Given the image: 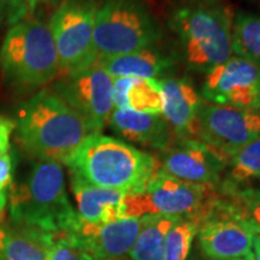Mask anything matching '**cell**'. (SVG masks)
<instances>
[{
    "mask_svg": "<svg viewBox=\"0 0 260 260\" xmlns=\"http://www.w3.org/2000/svg\"><path fill=\"white\" fill-rule=\"evenodd\" d=\"M17 136L29 154L65 164L94 133L53 89H42L16 111Z\"/></svg>",
    "mask_w": 260,
    "mask_h": 260,
    "instance_id": "cell-1",
    "label": "cell"
},
{
    "mask_svg": "<svg viewBox=\"0 0 260 260\" xmlns=\"http://www.w3.org/2000/svg\"><path fill=\"white\" fill-rule=\"evenodd\" d=\"M67 167L71 176L125 194L144 190L158 170L153 155L102 133H94L84 140Z\"/></svg>",
    "mask_w": 260,
    "mask_h": 260,
    "instance_id": "cell-2",
    "label": "cell"
},
{
    "mask_svg": "<svg viewBox=\"0 0 260 260\" xmlns=\"http://www.w3.org/2000/svg\"><path fill=\"white\" fill-rule=\"evenodd\" d=\"M234 12L218 0H190L176 6L170 27L190 69L209 73L233 56Z\"/></svg>",
    "mask_w": 260,
    "mask_h": 260,
    "instance_id": "cell-3",
    "label": "cell"
},
{
    "mask_svg": "<svg viewBox=\"0 0 260 260\" xmlns=\"http://www.w3.org/2000/svg\"><path fill=\"white\" fill-rule=\"evenodd\" d=\"M10 213L18 225L51 234H74L80 218L68 198L61 164L35 162L28 177L12 187Z\"/></svg>",
    "mask_w": 260,
    "mask_h": 260,
    "instance_id": "cell-4",
    "label": "cell"
},
{
    "mask_svg": "<svg viewBox=\"0 0 260 260\" xmlns=\"http://www.w3.org/2000/svg\"><path fill=\"white\" fill-rule=\"evenodd\" d=\"M0 65L19 86L34 88L56 80L60 67L48 25L34 17L11 24L0 47Z\"/></svg>",
    "mask_w": 260,
    "mask_h": 260,
    "instance_id": "cell-5",
    "label": "cell"
},
{
    "mask_svg": "<svg viewBox=\"0 0 260 260\" xmlns=\"http://www.w3.org/2000/svg\"><path fill=\"white\" fill-rule=\"evenodd\" d=\"M161 37L160 25L142 0H104L98 8L96 61L153 46Z\"/></svg>",
    "mask_w": 260,
    "mask_h": 260,
    "instance_id": "cell-6",
    "label": "cell"
},
{
    "mask_svg": "<svg viewBox=\"0 0 260 260\" xmlns=\"http://www.w3.org/2000/svg\"><path fill=\"white\" fill-rule=\"evenodd\" d=\"M214 188L184 182L158 169L140 193L125 194L124 217L167 214L188 217L199 224L214 198Z\"/></svg>",
    "mask_w": 260,
    "mask_h": 260,
    "instance_id": "cell-7",
    "label": "cell"
},
{
    "mask_svg": "<svg viewBox=\"0 0 260 260\" xmlns=\"http://www.w3.org/2000/svg\"><path fill=\"white\" fill-rule=\"evenodd\" d=\"M96 0H63L48 23L58 53L60 76L96 63L94 25Z\"/></svg>",
    "mask_w": 260,
    "mask_h": 260,
    "instance_id": "cell-8",
    "label": "cell"
},
{
    "mask_svg": "<svg viewBox=\"0 0 260 260\" xmlns=\"http://www.w3.org/2000/svg\"><path fill=\"white\" fill-rule=\"evenodd\" d=\"M53 90L84 119L93 133H100L115 110L113 77L99 63L61 75Z\"/></svg>",
    "mask_w": 260,
    "mask_h": 260,
    "instance_id": "cell-9",
    "label": "cell"
},
{
    "mask_svg": "<svg viewBox=\"0 0 260 260\" xmlns=\"http://www.w3.org/2000/svg\"><path fill=\"white\" fill-rule=\"evenodd\" d=\"M260 136V116L254 110L203 102L198 113L195 139L228 161Z\"/></svg>",
    "mask_w": 260,
    "mask_h": 260,
    "instance_id": "cell-10",
    "label": "cell"
},
{
    "mask_svg": "<svg viewBox=\"0 0 260 260\" xmlns=\"http://www.w3.org/2000/svg\"><path fill=\"white\" fill-rule=\"evenodd\" d=\"M203 252L216 260H234L252 252L253 239L260 230L252 220L237 213L229 200L214 199L199 226Z\"/></svg>",
    "mask_w": 260,
    "mask_h": 260,
    "instance_id": "cell-11",
    "label": "cell"
},
{
    "mask_svg": "<svg viewBox=\"0 0 260 260\" xmlns=\"http://www.w3.org/2000/svg\"><path fill=\"white\" fill-rule=\"evenodd\" d=\"M203 96L217 105L256 111L260 105V67L232 56L206 73Z\"/></svg>",
    "mask_w": 260,
    "mask_h": 260,
    "instance_id": "cell-12",
    "label": "cell"
},
{
    "mask_svg": "<svg viewBox=\"0 0 260 260\" xmlns=\"http://www.w3.org/2000/svg\"><path fill=\"white\" fill-rule=\"evenodd\" d=\"M225 161L199 140H175L162 151L158 169L181 181L214 188L219 183Z\"/></svg>",
    "mask_w": 260,
    "mask_h": 260,
    "instance_id": "cell-13",
    "label": "cell"
},
{
    "mask_svg": "<svg viewBox=\"0 0 260 260\" xmlns=\"http://www.w3.org/2000/svg\"><path fill=\"white\" fill-rule=\"evenodd\" d=\"M145 220L146 216L132 217L96 225L80 219L74 234L88 255L124 260L130 256Z\"/></svg>",
    "mask_w": 260,
    "mask_h": 260,
    "instance_id": "cell-14",
    "label": "cell"
},
{
    "mask_svg": "<svg viewBox=\"0 0 260 260\" xmlns=\"http://www.w3.org/2000/svg\"><path fill=\"white\" fill-rule=\"evenodd\" d=\"M158 81L162 95V116L175 140L195 139L198 113L204 100L187 80L164 77Z\"/></svg>",
    "mask_w": 260,
    "mask_h": 260,
    "instance_id": "cell-15",
    "label": "cell"
},
{
    "mask_svg": "<svg viewBox=\"0 0 260 260\" xmlns=\"http://www.w3.org/2000/svg\"><path fill=\"white\" fill-rule=\"evenodd\" d=\"M109 124L123 139L161 152L175 141L170 125L162 115L115 109Z\"/></svg>",
    "mask_w": 260,
    "mask_h": 260,
    "instance_id": "cell-16",
    "label": "cell"
},
{
    "mask_svg": "<svg viewBox=\"0 0 260 260\" xmlns=\"http://www.w3.org/2000/svg\"><path fill=\"white\" fill-rule=\"evenodd\" d=\"M71 189L82 222L103 225L125 218L123 191L92 186L75 176H71Z\"/></svg>",
    "mask_w": 260,
    "mask_h": 260,
    "instance_id": "cell-17",
    "label": "cell"
},
{
    "mask_svg": "<svg viewBox=\"0 0 260 260\" xmlns=\"http://www.w3.org/2000/svg\"><path fill=\"white\" fill-rule=\"evenodd\" d=\"M113 79L117 77H140L160 80L175 67L174 56L168 54L157 45L142 48L132 53L98 60Z\"/></svg>",
    "mask_w": 260,
    "mask_h": 260,
    "instance_id": "cell-18",
    "label": "cell"
},
{
    "mask_svg": "<svg viewBox=\"0 0 260 260\" xmlns=\"http://www.w3.org/2000/svg\"><path fill=\"white\" fill-rule=\"evenodd\" d=\"M115 109L162 115V95L158 80L140 77L113 79Z\"/></svg>",
    "mask_w": 260,
    "mask_h": 260,
    "instance_id": "cell-19",
    "label": "cell"
},
{
    "mask_svg": "<svg viewBox=\"0 0 260 260\" xmlns=\"http://www.w3.org/2000/svg\"><path fill=\"white\" fill-rule=\"evenodd\" d=\"M53 235L37 228L18 225L5 232L0 254L4 260H48Z\"/></svg>",
    "mask_w": 260,
    "mask_h": 260,
    "instance_id": "cell-20",
    "label": "cell"
},
{
    "mask_svg": "<svg viewBox=\"0 0 260 260\" xmlns=\"http://www.w3.org/2000/svg\"><path fill=\"white\" fill-rule=\"evenodd\" d=\"M181 217L167 214H148L136 240L130 259L164 260L165 240L170 228Z\"/></svg>",
    "mask_w": 260,
    "mask_h": 260,
    "instance_id": "cell-21",
    "label": "cell"
},
{
    "mask_svg": "<svg viewBox=\"0 0 260 260\" xmlns=\"http://www.w3.org/2000/svg\"><path fill=\"white\" fill-rule=\"evenodd\" d=\"M232 50L234 56L260 67V16L247 12L234 15Z\"/></svg>",
    "mask_w": 260,
    "mask_h": 260,
    "instance_id": "cell-22",
    "label": "cell"
},
{
    "mask_svg": "<svg viewBox=\"0 0 260 260\" xmlns=\"http://www.w3.org/2000/svg\"><path fill=\"white\" fill-rule=\"evenodd\" d=\"M198 230H199V224L193 218L188 217L178 218L167 235L164 260H186Z\"/></svg>",
    "mask_w": 260,
    "mask_h": 260,
    "instance_id": "cell-23",
    "label": "cell"
},
{
    "mask_svg": "<svg viewBox=\"0 0 260 260\" xmlns=\"http://www.w3.org/2000/svg\"><path fill=\"white\" fill-rule=\"evenodd\" d=\"M233 183L260 180V136L228 160Z\"/></svg>",
    "mask_w": 260,
    "mask_h": 260,
    "instance_id": "cell-24",
    "label": "cell"
},
{
    "mask_svg": "<svg viewBox=\"0 0 260 260\" xmlns=\"http://www.w3.org/2000/svg\"><path fill=\"white\" fill-rule=\"evenodd\" d=\"M226 194L237 212L252 220L260 230V189L253 187L239 188L235 183L229 182Z\"/></svg>",
    "mask_w": 260,
    "mask_h": 260,
    "instance_id": "cell-25",
    "label": "cell"
},
{
    "mask_svg": "<svg viewBox=\"0 0 260 260\" xmlns=\"http://www.w3.org/2000/svg\"><path fill=\"white\" fill-rule=\"evenodd\" d=\"M86 254L75 234L58 233L53 235L48 260H84Z\"/></svg>",
    "mask_w": 260,
    "mask_h": 260,
    "instance_id": "cell-26",
    "label": "cell"
},
{
    "mask_svg": "<svg viewBox=\"0 0 260 260\" xmlns=\"http://www.w3.org/2000/svg\"><path fill=\"white\" fill-rule=\"evenodd\" d=\"M56 0H8L10 9L9 22L14 24L19 19L29 17V15L40 6L52 4Z\"/></svg>",
    "mask_w": 260,
    "mask_h": 260,
    "instance_id": "cell-27",
    "label": "cell"
},
{
    "mask_svg": "<svg viewBox=\"0 0 260 260\" xmlns=\"http://www.w3.org/2000/svg\"><path fill=\"white\" fill-rule=\"evenodd\" d=\"M15 171V158L14 154L5 153L0 157V195L5 194L6 189L12 183Z\"/></svg>",
    "mask_w": 260,
    "mask_h": 260,
    "instance_id": "cell-28",
    "label": "cell"
},
{
    "mask_svg": "<svg viewBox=\"0 0 260 260\" xmlns=\"http://www.w3.org/2000/svg\"><path fill=\"white\" fill-rule=\"evenodd\" d=\"M16 124L14 119L8 117H0V157L8 153L10 149V139L15 132Z\"/></svg>",
    "mask_w": 260,
    "mask_h": 260,
    "instance_id": "cell-29",
    "label": "cell"
},
{
    "mask_svg": "<svg viewBox=\"0 0 260 260\" xmlns=\"http://www.w3.org/2000/svg\"><path fill=\"white\" fill-rule=\"evenodd\" d=\"M253 260H260V234L254 236L252 245Z\"/></svg>",
    "mask_w": 260,
    "mask_h": 260,
    "instance_id": "cell-30",
    "label": "cell"
},
{
    "mask_svg": "<svg viewBox=\"0 0 260 260\" xmlns=\"http://www.w3.org/2000/svg\"><path fill=\"white\" fill-rule=\"evenodd\" d=\"M9 14H10V9H9L8 0H0V23H2L3 19L5 17H8L9 19Z\"/></svg>",
    "mask_w": 260,
    "mask_h": 260,
    "instance_id": "cell-31",
    "label": "cell"
},
{
    "mask_svg": "<svg viewBox=\"0 0 260 260\" xmlns=\"http://www.w3.org/2000/svg\"><path fill=\"white\" fill-rule=\"evenodd\" d=\"M5 205H6V193L0 195V216H2L3 212H4Z\"/></svg>",
    "mask_w": 260,
    "mask_h": 260,
    "instance_id": "cell-32",
    "label": "cell"
},
{
    "mask_svg": "<svg viewBox=\"0 0 260 260\" xmlns=\"http://www.w3.org/2000/svg\"><path fill=\"white\" fill-rule=\"evenodd\" d=\"M236 260H253V255H252V252L248 253V254L245 255V256H241V258L236 259Z\"/></svg>",
    "mask_w": 260,
    "mask_h": 260,
    "instance_id": "cell-33",
    "label": "cell"
},
{
    "mask_svg": "<svg viewBox=\"0 0 260 260\" xmlns=\"http://www.w3.org/2000/svg\"><path fill=\"white\" fill-rule=\"evenodd\" d=\"M84 260H107V259H100V258H95V256L86 254V256H84Z\"/></svg>",
    "mask_w": 260,
    "mask_h": 260,
    "instance_id": "cell-34",
    "label": "cell"
},
{
    "mask_svg": "<svg viewBox=\"0 0 260 260\" xmlns=\"http://www.w3.org/2000/svg\"><path fill=\"white\" fill-rule=\"evenodd\" d=\"M256 112H258V115L260 116V105H259V107H258V109H256Z\"/></svg>",
    "mask_w": 260,
    "mask_h": 260,
    "instance_id": "cell-35",
    "label": "cell"
},
{
    "mask_svg": "<svg viewBox=\"0 0 260 260\" xmlns=\"http://www.w3.org/2000/svg\"><path fill=\"white\" fill-rule=\"evenodd\" d=\"M234 260H236V259H234Z\"/></svg>",
    "mask_w": 260,
    "mask_h": 260,
    "instance_id": "cell-36",
    "label": "cell"
}]
</instances>
